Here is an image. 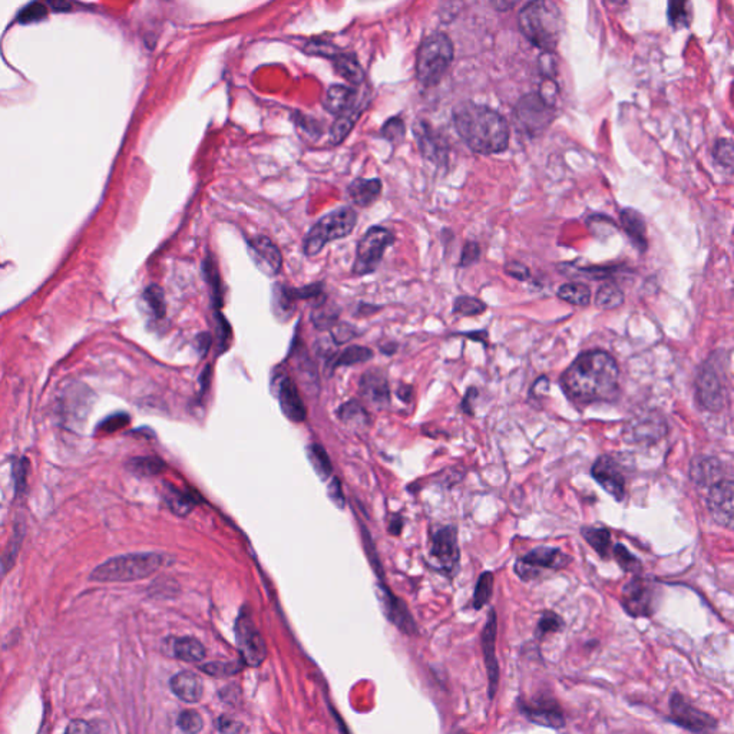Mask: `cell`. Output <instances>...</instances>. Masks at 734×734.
<instances>
[{
  "instance_id": "cell-36",
  "label": "cell",
  "mask_w": 734,
  "mask_h": 734,
  "mask_svg": "<svg viewBox=\"0 0 734 734\" xmlns=\"http://www.w3.org/2000/svg\"><path fill=\"white\" fill-rule=\"evenodd\" d=\"M165 500H167L170 510L178 517L188 515L192 511V508L196 507V502H194V499H192L191 495L184 493L174 488H168Z\"/></svg>"
},
{
  "instance_id": "cell-26",
  "label": "cell",
  "mask_w": 734,
  "mask_h": 734,
  "mask_svg": "<svg viewBox=\"0 0 734 734\" xmlns=\"http://www.w3.org/2000/svg\"><path fill=\"white\" fill-rule=\"evenodd\" d=\"M171 690L185 703H197L203 697V683L191 671H181L171 678Z\"/></svg>"
},
{
  "instance_id": "cell-7",
  "label": "cell",
  "mask_w": 734,
  "mask_h": 734,
  "mask_svg": "<svg viewBox=\"0 0 734 734\" xmlns=\"http://www.w3.org/2000/svg\"><path fill=\"white\" fill-rule=\"evenodd\" d=\"M572 558L561 548L538 547L521 557L515 564V572L528 583L540 576L544 571H561L571 564Z\"/></svg>"
},
{
  "instance_id": "cell-9",
  "label": "cell",
  "mask_w": 734,
  "mask_h": 734,
  "mask_svg": "<svg viewBox=\"0 0 734 734\" xmlns=\"http://www.w3.org/2000/svg\"><path fill=\"white\" fill-rule=\"evenodd\" d=\"M431 557L436 562V569L448 576H455L459 569L460 551L457 545V531L455 526H443L432 536Z\"/></svg>"
},
{
  "instance_id": "cell-15",
  "label": "cell",
  "mask_w": 734,
  "mask_h": 734,
  "mask_svg": "<svg viewBox=\"0 0 734 734\" xmlns=\"http://www.w3.org/2000/svg\"><path fill=\"white\" fill-rule=\"evenodd\" d=\"M591 475L597 483L609 493L615 500H623L626 496V476L614 457L608 455L600 456L591 468Z\"/></svg>"
},
{
  "instance_id": "cell-57",
  "label": "cell",
  "mask_w": 734,
  "mask_h": 734,
  "mask_svg": "<svg viewBox=\"0 0 734 734\" xmlns=\"http://www.w3.org/2000/svg\"><path fill=\"white\" fill-rule=\"evenodd\" d=\"M329 495L331 498V500L334 502V504L340 508L344 507V495H343V491H341V483L338 479H333V482L330 483L329 486Z\"/></svg>"
},
{
  "instance_id": "cell-22",
  "label": "cell",
  "mask_w": 734,
  "mask_h": 734,
  "mask_svg": "<svg viewBox=\"0 0 734 734\" xmlns=\"http://www.w3.org/2000/svg\"><path fill=\"white\" fill-rule=\"evenodd\" d=\"M726 465L711 456H697L690 463L688 475L690 479L700 488H709L713 483L726 478Z\"/></svg>"
},
{
  "instance_id": "cell-3",
  "label": "cell",
  "mask_w": 734,
  "mask_h": 734,
  "mask_svg": "<svg viewBox=\"0 0 734 734\" xmlns=\"http://www.w3.org/2000/svg\"><path fill=\"white\" fill-rule=\"evenodd\" d=\"M519 27L532 45L551 52L559 42L562 18L550 0H532L519 13Z\"/></svg>"
},
{
  "instance_id": "cell-56",
  "label": "cell",
  "mask_w": 734,
  "mask_h": 734,
  "mask_svg": "<svg viewBox=\"0 0 734 734\" xmlns=\"http://www.w3.org/2000/svg\"><path fill=\"white\" fill-rule=\"evenodd\" d=\"M217 727H218V730H220L221 733H241V731L246 730L244 726H243L241 723L236 721V720H233V719L224 717V716L220 717Z\"/></svg>"
},
{
  "instance_id": "cell-45",
  "label": "cell",
  "mask_w": 734,
  "mask_h": 734,
  "mask_svg": "<svg viewBox=\"0 0 734 734\" xmlns=\"http://www.w3.org/2000/svg\"><path fill=\"white\" fill-rule=\"evenodd\" d=\"M308 456H310L312 465L319 474V476L326 481L331 475V462L329 459L327 452L320 445H312Z\"/></svg>"
},
{
  "instance_id": "cell-5",
  "label": "cell",
  "mask_w": 734,
  "mask_h": 734,
  "mask_svg": "<svg viewBox=\"0 0 734 734\" xmlns=\"http://www.w3.org/2000/svg\"><path fill=\"white\" fill-rule=\"evenodd\" d=\"M453 59V45L448 36H429L420 45L416 61L417 80L424 87H435L448 72Z\"/></svg>"
},
{
  "instance_id": "cell-64",
  "label": "cell",
  "mask_w": 734,
  "mask_h": 734,
  "mask_svg": "<svg viewBox=\"0 0 734 734\" xmlns=\"http://www.w3.org/2000/svg\"><path fill=\"white\" fill-rule=\"evenodd\" d=\"M84 724L85 723H80V721L72 723V726L68 728V731H89L91 727H85Z\"/></svg>"
},
{
  "instance_id": "cell-18",
  "label": "cell",
  "mask_w": 734,
  "mask_h": 734,
  "mask_svg": "<svg viewBox=\"0 0 734 734\" xmlns=\"http://www.w3.org/2000/svg\"><path fill=\"white\" fill-rule=\"evenodd\" d=\"M248 253L255 265L267 276H277L283 265V257L277 246L264 236H257L247 241Z\"/></svg>"
},
{
  "instance_id": "cell-34",
  "label": "cell",
  "mask_w": 734,
  "mask_h": 734,
  "mask_svg": "<svg viewBox=\"0 0 734 734\" xmlns=\"http://www.w3.org/2000/svg\"><path fill=\"white\" fill-rule=\"evenodd\" d=\"M558 297L574 305H587L591 300V290L584 283H567L558 289Z\"/></svg>"
},
{
  "instance_id": "cell-11",
  "label": "cell",
  "mask_w": 734,
  "mask_h": 734,
  "mask_svg": "<svg viewBox=\"0 0 734 734\" xmlns=\"http://www.w3.org/2000/svg\"><path fill=\"white\" fill-rule=\"evenodd\" d=\"M670 711L671 716L669 717V720L688 731L703 733L717 728V720L713 716L695 709L680 692L671 694Z\"/></svg>"
},
{
  "instance_id": "cell-30",
  "label": "cell",
  "mask_w": 734,
  "mask_h": 734,
  "mask_svg": "<svg viewBox=\"0 0 734 734\" xmlns=\"http://www.w3.org/2000/svg\"><path fill=\"white\" fill-rule=\"evenodd\" d=\"M174 654L185 663H200L205 657V647L194 637H182L175 640Z\"/></svg>"
},
{
  "instance_id": "cell-16",
  "label": "cell",
  "mask_w": 734,
  "mask_h": 734,
  "mask_svg": "<svg viewBox=\"0 0 734 734\" xmlns=\"http://www.w3.org/2000/svg\"><path fill=\"white\" fill-rule=\"evenodd\" d=\"M496 635H498V616L496 611L492 608L489 609L486 624L482 630L481 643H482V652L485 659V666L488 671V695L489 699L493 700L498 691L499 685V664L496 659Z\"/></svg>"
},
{
  "instance_id": "cell-23",
  "label": "cell",
  "mask_w": 734,
  "mask_h": 734,
  "mask_svg": "<svg viewBox=\"0 0 734 734\" xmlns=\"http://www.w3.org/2000/svg\"><path fill=\"white\" fill-rule=\"evenodd\" d=\"M360 392L363 398L377 409H383L391 402V391L388 377L380 369L367 370L360 380Z\"/></svg>"
},
{
  "instance_id": "cell-21",
  "label": "cell",
  "mask_w": 734,
  "mask_h": 734,
  "mask_svg": "<svg viewBox=\"0 0 734 734\" xmlns=\"http://www.w3.org/2000/svg\"><path fill=\"white\" fill-rule=\"evenodd\" d=\"M274 388L280 407L286 417L297 423L305 420L307 410L294 381L289 376L280 374L274 381Z\"/></svg>"
},
{
  "instance_id": "cell-32",
  "label": "cell",
  "mask_w": 734,
  "mask_h": 734,
  "mask_svg": "<svg viewBox=\"0 0 734 734\" xmlns=\"http://www.w3.org/2000/svg\"><path fill=\"white\" fill-rule=\"evenodd\" d=\"M360 112H362V109L355 106L350 110L338 115V118L336 120V122L333 124V127L330 129V142L333 145L341 144L346 139V137L350 134L356 121L359 120Z\"/></svg>"
},
{
  "instance_id": "cell-27",
  "label": "cell",
  "mask_w": 734,
  "mask_h": 734,
  "mask_svg": "<svg viewBox=\"0 0 734 734\" xmlns=\"http://www.w3.org/2000/svg\"><path fill=\"white\" fill-rule=\"evenodd\" d=\"M621 224L623 228L627 233L628 239L633 241V244L644 253L648 247L647 243V225L643 218V215L631 208H626L621 211Z\"/></svg>"
},
{
  "instance_id": "cell-61",
  "label": "cell",
  "mask_w": 734,
  "mask_h": 734,
  "mask_svg": "<svg viewBox=\"0 0 734 734\" xmlns=\"http://www.w3.org/2000/svg\"><path fill=\"white\" fill-rule=\"evenodd\" d=\"M300 125H301V127H303L308 134H313V135H315L316 132H319V129H317V122H315V121H312V120H307L305 117L301 118Z\"/></svg>"
},
{
  "instance_id": "cell-50",
  "label": "cell",
  "mask_w": 734,
  "mask_h": 734,
  "mask_svg": "<svg viewBox=\"0 0 734 734\" xmlns=\"http://www.w3.org/2000/svg\"><path fill=\"white\" fill-rule=\"evenodd\" d=\"M713 156H714V160L726 167V168H731L733 167V144L730 139H721L714 146V151H713Z\"/></svg>"
},
{
  "instance_id": "cell-52",
  "label": "cell",
  "mask_w": 734,
  "mask_h": 734,
  "mask_svg": "<svg viewBox=\"0 0 734 734\" xmlns=\"http://www.w3.org/2000/svg\"><path fill=\"white\" fill-rule=\"evenodd\" d=\"M381 134H383V137L386 139L396 142V141L403 138V135H405V125H403V122L399 118H393V120H391V121H388V122L384 124V127L381 129Z\"/></svg>"
},
{
  "instance_id": "cell-40",
  "label": "cell",
  "mask_w": 734,
  "mask_h": 734,
  "mask_svg": "<svg viewBox=\"0 0 734 734\" xmlns=\"http://www.w3.org/2000/svg\"><path fill=\"white\" fill-rule=\"evenodd\" d=\"M564 628V620L554 611H544L538 620L535 635L536 638H544L548 634L559 633Z\"/></svg>"
},
{
  "instance_id": "cell-38",
  "label": "cell",
  "mask_w": 734,
  "mask_h": 734,
  "mask_svg": "<svg viewBox=\"0 0 734 734\" xmlns=\"http://www.w3.org/2000/svg\"><path fill=\"white\" fill-rule=\"evenodd\" d=\"M492 591H493V574L486 571V572L481 574L478 583H476L474 600H472V608L475 611H479L481 608H483L489 602V600L492 597Z\"/></svg>"
},
{
  "instance_id": "cell-24",
  "label": "cell",
  "mask_w": 734,
  "mask_h": 734,
  "mask_svg": "<svg viewBox=\"0 0 734 734\" xmlns=\"http://www.w3.org/2000/svg\"><path fill=\"white\" fill-rule=\"evenodd\" d=\"M415 135L417 139L419 149L424 158L438 165H442L446 163V158H448L446 145H445L443 139L428 124H423V122L417 124L415 128Z\"/></svg>"
},
{
  "instance_id": "cell-28",
  "label": "cell",
  "mask_w": 734,
  "mask_h": 734,
  "mask_svg": "<svg viewBox=\"0 0 734 734\" xmlns=\"http://www.w3.org/2000/svg\"><path fill=\"white\" fill-rule=\"evenodd\" d=\"M324 106L329 112L334 115H341L356 106V94L347 87L334 85L329 88L326 94Z\"/></svg>"
},
{
  "instance_id": "cell-17",
  "label": "cell",
  "mask_w": 734,
  "mask_h": 734,
  "mask_svg": "<svg viewBox=\"0 0 734 734\" xmlns=\"http://www.w3.org/2000/svg\"><path fill=\"white\" fill-rule=\"evenodd\" d=\"M519 711L533 724L559 730L565 726V717L559 704L550 697L532 699L529 703H519Z\"/></svg>"
},
{
  "instance_id": "cell-2",
  "label": "cell",
  "mask_w": 734,
  "mask_h": 734,
  "mask_svg": "<svg viewBox=\"0 0 734 734\" xmlns=\"http://www.w3.org/2000/svg\"><path fill=\"white\" fill-rule=\"evenodd\" d=\"M453 122L459 137L476 153L492 156L508 148L510 127L488 106L463 102L453 110Z\"/></svg>"
},
{
  "instance_id": "cell-44",
  "label": "cell",
  "mask_w": 734,
  "mask_h": 734,
  "mask_svg": "<svg viewBox=\"0 0 734 734\" xmlns=\"http://www.w3.org/2000/svg\"><path fill=\"white\" fill-rule=\"evenodd\" d=\"M485 310H486L485 303L475 297L462 296V297H457L453 304V313L459 315V316H465V317L482 315Z\"/></svg>"
},
{
  "instance_id": "cell-31",
  "label": "cell",
  "mask_w": 734,
  "mask_h": 734,
  "mask_svg": "<svg viewBox=\"0 0 734 734\" xmlns=\"http://www.w3.org/2000/svg\"><path fill=\"white\" fill-rule=\"evenodd\" d=\"M581 535L586 543L601 557L608 558L611 552V532L608 528L583 526Z\"/></svg>"
},
{
  "instance_id": "cell-51",
  "label": "cell",
  "mask_w": 734,
  "mask_h": 734,
  "mask_svg": "<svg viewBox=\"0 0 734 734\" xmlns=\"http://www.w3.org/2000/svg\"><path fill=\"white\" fill-rule=\"evenodd\" d=\"M48 15V9L45 5L42 4H32L29 5L26 9H23L19 15V22L20 23H33V22H37V20H42L45 16Z\"/></svg>"
},
{
  "instance_id": "cell-12",
  "label": "cell",
  "mask_w": 734,
  "mask_h": 734,
  "mask_svg": "<svg viewBox=\"0 0 734 734\" xmlns=\"http://www.w3.org/2000/svg\"><path fill=\"white\" fill-rule=\"evenodd\" d=\"M515 118L526 134L538 135L552 122V109L544 98L529 95L519 101Z\"/></svg>"
},
{
  "instance_id": "cell-35",
  "label": "cell",
  "mask_w": 734,
  "mask_h": 734,
  "mask_svg": "<svg viewBox=\"0 0 734 734\" xmlns=\"http://www.w3.org/2000/svg\"><path fill=\"white\" fill-rule=\"evenodd\" d=\"M623 303H624V293L614 283H605L597 291L595 304H597V307L602 308V310H612V308L620 307Z\"/></svg>"
},
{
  "instance_id": "cell-6",
  "label": "cell",
  "mask_w": 734,
  "mask_h": 734,
  "mask_svg": "<svg viewBox=\"0 0 734 734\" xmlns=\"http://www.w3.org/2000/svg\"><path fill=\"white\" fill-rule=\"evenodd\" d=\"M357 222V214L350 207H341L320 218L304 239L303 250L307 255L319 254L326 244L349 236Z\"/></svg>"
},
{
  "instance_id": "cell-47",
  "label": "cell",
  "mask_w": 734,
  "mask_h": 734,
  "mask_svg": "<svg viewBox=\"0 0 734 734\" xmlns=\"http://www.w3.org/2000/svg\"><path fill=\"white\" fill-rule=\"evenodd\" d=\"M144 298L148 303V305H149V308H151L153 315H156L160 319L165 316V312H167L165 297H164L163 290L158 286L148 287L145 290V293H144Z\"/></svg>"
},
{
  "instance_id": "cell-29",
  "label": "cell",
  "mask_w": 734,
  "mask_h": 734,
  "mask_svg": "<svg viewBox=\"0 0 734 734\" xmlns=\"http://www.w3.org/2000/svg\"><path fill=\"white\" fill-rule=\"evenodd\" d=\"M381 192V182L379 179H356L350 188L349 194L359 207H370L376 203Z\"/></svg>"
},
{
  "instance_id": "cell-59",
  "label": "cell",
  "mask_w": 734,
  "mask_h": 734,
  "mask_svg": "<svg viewBox=\"0 0 734 734\" xmlns=\"http://www.w3.org/2000/svg\"><path fill=\"white\" fill-rule=\"evenodd\" d=\"M478 396V392L475 388H471L465 396V399H463V403H462V409L465 410V413L468 415H474V409H472V402L474 399H476Z\"/></svg>"
},
{
  "instance_id": "cell-13",
  "label": "cell",
  "mask_w": 734,
  "mask_h": 734,
  "mask_svg": "<svg viewBox=\"0 0 734 734\" xmlns=\"http://www.w3.org/2000/svg\"><path fill=\"white\" fill-rule=\"evenodd\" d=\"M236 634L244 663L250 667H260L267 659V645L248 614L239 618Z\"/></svg>"
},
{
  "instance_id": "cell-42",
  "label": "cell",
  "mask_w": 734,
  "mask_h": 734,
  "mask_svg": "<svg viewBox=\"0 0 734 734\" xmlns=\"http://www.w3.org/2000/svg\"><path fill=\"white\" fill-rule=\"evenodd\" d=\"M338 417L349 426L360 428L367 424V415L357 402H349L340 407Z\"/></svg>"
},
{
  "instance_id": "cell-10",
  "label": "cell",
  "mask_w": 734,
  "mask_h": 734,
  "mask_svg": "<svg viewBox=\"0 0 734 734\" xmlns=\"http://www.w3.org/2000/svg\"><path fill=\"white\" fill-rule=\"evenodd\" d=\"M621 605L634 618H650L655 611V587L640 575H634L624 586Z\"/></svg>"
},
{
  "instance_id": "cell-1",
  "label": "cell",
  "mask_w": 734,
  "mask_h": 734,
  "mask_svg": "<svg viewBox=\"0 0 734 734\" xmlns=\"http://www.w3.org/2000/svg\"><path fill=\"white\" fill-rule=\"evenodd\" d=\"M620 369L615 359L602 350L579 355L564 372L561 386L575 403L590 405L612 400L618 392Z\"/></svg>"
},
{
  "instance_id": "cell-41",
  "label": "cell",
  "mask_w": 734,
  "mask_h": 734,
  "mask_svg": "<svg viewBox=\"0 0 734 734\" xmlns=\"http://www.w3.org/2000/svg\"><path fill=\"white\" fill-rule=\"evenodd\" d=\"M373 356L372 350L367 349V347H363V346H350L347 347L346 350H343L336 362H334V367H338V366H353V365H357V363H363V362H367L370 360Z\"/></svg>"
},
{
  "instance_id": "cell-37",
  "label": "cell",
  "mask_w": 734,
  "mask_h": 734,
  "mask_svg": "<svg viewBox=\"0 0 734 734\" xmlns=\"http://www.w3.org/2000/svg\"><path fill=\"white\" fill-rule=\"evenodd\" d=\"M612 555H614L616 564L620 565V568L624 572L633 574V575H640L643 572L641 561L634 554H631V551H628V548L626 545L615 544L612 548Z\"/></svg>"
},
{
  "instance_id": "cell-19",
  "label": "cell",
  "mask_w": 734,
  "mask_h": 734,
  "mask_svg": "<svg viewBox=\"0 0 734 734\" xmlns=\"http://www.w3.org/2000/svg\"><path fill=\"white\" fill-rule=\"evenodd\" d=\"M667 435V423L655 415L641 416L630 422L626 428V439L630 443H655Z\"/></svg>"
},
{
  "instance_id": "cell-55",
  "label": "cell",
  "mask_w": 734,
  "mask_h": 734,
  "mask_svg": "<svg viewBox=\"0 0 734 734\" xmlns=\"http://www.w3.org/2000/svg\"><path fill=\"white\" fill-rule=\"evenodd\" d=\"M505 273L510 274L511 277L519 280V281H525V280L529 277V270H528L524 264L517 262V261L507 264V267H505Z\"/></svg>"
},
{
  "instance_id": "cell-49",
  "label": "cell",
  "mask_w": 734,
  "mask_h": 734,
  "mask_svg": "<svg viewBox=\"0 0 734 734\" xmlns=\"http://www.w3.org/2000/svg\"><path fill=\"white\" fill-rule=\"evenodd\" d=\"M204 270H205L208 284L211 286V291H213L211 294H213L214 304L215 305H221V301H222L221 284H220V276H218V272H217V267H215L214 261L213 260H207L205 265H204Z\"/></svg>"
},
{
  "instance_id": "cell-63",
  "label": "cell",
  "mask_w": 734,
  "mask_h": 734,
  "mask_svg": "<svg viewBox=\"0 0 734 734\" xmlns=\"http://www.w3.org/2000/svg\"><path fill=\"white\" fill-rule=\"evenodd\" d=\"M398 395H399L400 399L407 402L410 399V395H412V388H410V386H402V388L398 391Z\"/></svg>"
},
{
  "instance_id": "cell-60",
  "label": "cell",
  "mask_w": 734,
  "mask_h": 734,
  "mask_svg": "<svg viewBox=\"0 0 734 734\" xmlns=\"http://www.w3.org/2000/svg\"><path fill=\"white\" fill-rule=\"evenodd\" d=\"M491 2L495 6V9L502 11V12H504V11L507 12V11L512 9L517 5L518 0H491Z\"/></svg>"
},
{
  "instance_id": "cell-58",
  "label": "cell",
  "mask_w": 734,
  "mask_h": 734,
  "mask_svg": "<svg viewBox=\"0 0 734 734\" xmlns=\"http://www.w3.org/2000/svg\"><path fill=\"white\" fill-rule=\"evenodd\" d=\"M685 15V0H671L670 16L674 22H680Z\"/></svg>"
},
{
  "instance_id": "cell-62",
  "label": "cell",
  "mask_w": 734,
  "mask_h": 734,
  "mask_svg": "<svg viewBox=\"0 0 734 734\" xmlns=\"http://www.w3.org/2000/svg\"><path fill=\"white\" fill-rule=\"evenodd\" d=\"M197 341H198V350H203V355H205V352L208 350V347H210V343H211L210 336L204 333V334H201L198 337Z\"/></svg>"
},
{
  "instance_id": "cell-46",
  "label": "cell",
  "mask_w": 734,
  "mask_h": 734,
  "mask_svg": "<svg viewBox=\"0 0 734 734\" xmlns=\"http://www.w3.org/2000/svg\"><path fill=\"white\" fill-rule=\"evenodd\" d=\"M204 673L213 676V677H217V678H222V677H231V676H236L241 671V666L236 662H214V663H208V664H204L200 667Z\"/></svg>"
},
{
  "instance_id": "cell-39",
  "label": "cell",
  "mask_w": 734,
  "mask_h": 734,
  "mask_svg": "<svg viewBox=\"0 0 734 734\" xmlns=\"http://www.w3.org/2000/svg\"><path fill=\"white\" fill-rule=\"evenodd\" d=\"M297 301L293 289L277 286L274 290V310L277 316L289 319L294 312V303Z\"/></svg>"
},
{
  "instance_id": "cell-48",
  "label": "cell",
  "mask_w": 734,
  "mask_h": 734,
  "mask_svg": "<svg viewBox=\"0 0 734 734\" xmlns=\"http://www.w3.org/2000/svg\"><path fill=\"white\" fill-rule=\"evenodd\" d=\"M203 726V717L194 710H185L178 717V727L185 733H198Z\"/></svg>"
},
{
  "instance_id": "cell-53",
  "label": "cell",
  "mask_w": 734,
  "mask_h": 734,
  "mask_svg": "<svg viewBox=\"0 0 734 734\" xmlns=\"http://www.w3.org/2000/svg\"><path fill=\"white\" fill-rule=\"evenodd\" d=\"M479 255H481L479 246L476 243H467L465 247H463V251H462L460 267H468V265L476 262Z\"/></svg>"
},
{
  "instance_id": "cell-14",
  "label": "cell",
  "mask_w": 734,
  "mask_h": 734,
  "mask_svg": "<svg viewBox=\"0 0 734 734\" xmlns=\"http://www.w3.org/2000/svg\"><path fill=\"white\" fill-rule=\"evenodd\" d=\"M734 483L730 478H724L711 486L706 498L707 508L716 524L723 528H733L734 518Z\"/></svg>"
},
{
  "instance_id": "cell-4",
  "label": "cell",
  "mask_w": 734,
  "mask_h": 734,
  "mask_svg": "<svg viewBox=\"0 0 734 734\" xmlns=\"http://www.w3.org/2000/svg\"><path fill=\"white\" fill-rule=\"evenodd\" d=\"M164 562L165 558L156 552L120 555L96 567L91 574V579L98 583L138 581L157 572Z\"/></svg>"
},
{
  "instance_id": "cell-43",
  "label": "cell",
  "mask_w": 734,
  "mask_h": 734,
  "mask_svg": "<svg viewBox=\"0 0 734 734\" xmlns=\"http://www.w3.org/2000/svg\"><path fill=\"white\" fill-rule=\"evenodd\" d=\"M129 468L137 475L153 476L161 474L165 465L158 457H135L129 462Z\"/></svg>"
},
{
  "instance_id": "cell-20",
  "label": "cell",
  "mask_w": 734,
  "mask_h": 734,
  "mask_svg": "<svg viewBox=\"0 0 734 734\" xmlns=\"http://www.w3.org/2000/svg\"><path fill=\"white\" fill-rule=\"evenodd\" d=\"M697 399L703 409L710 412L721 410L724 405V388L717 373L706 366L697 377Z\"/></svg>"
},
{
  "instance_id": "cell-8",
  "label": "cell",
  "mask_w": 734,
  "mask_h": 734,
  "mask_svg": "<svg viewBox=\"0 0 734 734\" xmlns=\"http://www.w3.org/2000/svg\"><path fill=\"white\" fill-rule=\"evenodd\" d=\"M392 243L393 236L391 231L381 227L370 228L357 246L353 273L356 276H366L373 273L380 264L383 254Z\"/></svg>"
},
{
  "instance_id": "cell-54",
  "label": "cell",
  "mask_w": 734,
  "mask_h": 734,
  "mask_svg": "<svg viewBox=\"0 0 734 734\" xmlns=\"http://www.w3.org/2000/svg\"><path fill=\"white\" fill-rule=\"evenodd\" d=\"M127 423H128V416L127 415H115V416H110L109 419H106L101 424V429L103 432H106V434H110V432H115V431L124 428Z\"/></svg>"
},
{
  "instance_id": "cell-33",
  "label": "cell",
  "mask_w": 734,
  "mask_h": 734,
  "mask_svg": "<svg viewBox=\"0 0 734 734\" xmlns=\"http://www.w3.org/2000/svg\"><path fill=\"white\" fill-rule=\"evenodd\" d=\"M336 72L343 80L352 84H360L363 81V70L357 59L352 55H338L334 58Z\"/></svg>"
},
{
  "instance_id": "cell-25",
  "label": "cell",
  "mask_w": 734,
  "mask_h": 734,
  "mask_svg": "<svg viewBox=\"0 0 734 734\" xmlns=\"http://www.w3.org/2000/svg\"><path fill=\"white\" fill-rule=\"evenodd\" d=\"M380 590H381L380 600L383 602L384 612H386V615H388L389 620L406 634L416 633V624L413 621L410 612L407 611L406 605L400 600H398L384 586H380Z\"/></svg>"
}]
</instances>
